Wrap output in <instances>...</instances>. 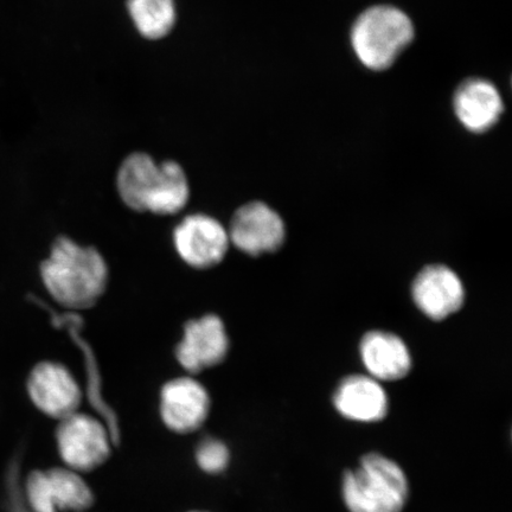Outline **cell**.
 Listing matches in <instances>:
<instances>
[{
	"instance_id": "obj_15",
	"label": "cell",
	"mask_w": 512,
	"mask_h": 512,
	"mask_svg": "<svg viewBox=\"0 0 512 512\" xmlns=\"http://www.w3.org/2000/svg\"><path fill=\"white\" fill-rule=\"evenodd\" d=\"M160 164L143 152L132 153L120 165L117 189L121 201L134 211L145 213L159 179Z\"/></svg>"
},
{
	"instance_id": "obj_1",
	"label": "cell",
	"mask_w": 512,
	"mask_h": 512,
	"mask_svg": "<svg viewBox=\"0 0 512 512\" xmlns=\"http://www.w3.org/2000/svg\"><path fill=\"white\" fill-rule=\"evenodd\" d=\"M41 278L55 302L69 310H86L105 293L108 267L95 248L60 236L42 262Z\"/></svg>"
},
{
	"instance_id": "obj_4",
	"label": "cell",
	"mask_w": 512,
	"mask_h": 512,
	"mask_svg": "<svg viewBox=\"0 0 512 512\" xmlns=\"http://www.w3.org/2000/svg\"><path fill=\"white\" fill-rule=\"evenodd\" d=\"M59 422L57 450L68 469L79 473L92 472L111 457L114 439L99 419L76 412Z\"/></svg>"
},
{
	"instance_id": "obj_18",
	"label": "cell",
	"mask_w": 512,
	"mask_h": 512,
	"mask_svg": "<svg viewBox=\"0 0 512 512\" xmlns=\"http://www.w3.org/2000/svg\"><path fill=\"white\" fill-rule=\"evenodd\" d=\"M195 459L203 472L208 475H220L229 466V448L220 439L206 438L198 444Z\"/></svg>"
},
{
	"instance_id": "obj_7",
	"label": "cell",
	"mask_w": 512,
	"mask_h": 512,
	"mask_svg": "<svg viewBox=\"0 0 512 512\" xmlns=\"http://www.w3.org/2000/svg\"><path fill=\"white\" fill-rule=\"evenodd\" d=\"M174 243L185 264L197 270L219 265L230 245L228 230L223 224L204 214L185 217L175 229Z\"/></svg>"
},
{
	"instance_id": "obj_9",
	"label": "cell",
	"mask_w": 512,
	"mask_h": 512,
	"mask_svg": "<svg viewBox=\"0 0 512 512\" xmlns=\"http://www.w3.org/2000/svg\"><path fill=\"white\" fill-rule=\"evenodd\" d=\"M227 230L230 243L253 256L275 252L285 240L283 220L262 202L248 203L236 210Z\"/></svg>"
},
{
	"instance_id": "obj_16",
	"label": "cell",
	"mask_w": 512,
	"mask_h": 512,
	"mask_svg": "<svg viewBox=\"0 0 512 512\" xmlns=\"http://www.w3.org/2000/svg\"><path fill=\"white\" fill-rule=\"evenodd\" d=\"M189 198L190 185L182 166L174 160L160 164L159 182L147 211L156 215H175L187 206Z\"/></svg>"
},
{
	"instance_id": "obj_2",
	"label": "cell",
	"mask_w": 512,
	"mask_h": 512,
	"mask_svg": "<svg viewBox=\"0 0 512 512\" xmlns=\"http://www.w3.org/2000/svg\"><path fill=\"white\" fill-rule=\"evenodd\" d=\"M343 497L350 512H401L408 498L405 472L381 454H368L344 476Z\"/></svg>"
},
{
	"instance_id": "obj_8",
	"label": "cell",
	"mask_w": 512,
	"mask_h": 512,
	"mask_svg": "<svg viewBox=\"0 0 512 512\" xmlns=\"http://www.w3.org/2000/svg\"><path fill=\"white\" fill-rule=\"evenodd\" d=\"M211 401L207 389L192 377H178L160 392V416L171 432L194 433L206 424Z\"/></svg>"
},
{
	"instance_id": "obj_17",
	"label": "cell",
	"mask_w": 512,
	"mask_h": 512,
	"mask_svg": "<svg viewBox=\"0 0 512 512\" xmlns=\"http://www.w3.org/2000/svg\"><path fill=\"white\" fill-rule=\"evenodd\" d=\"M127 8L140 34L149 40H159L174 28V0H127Z\"/></svg>"
},
{
	"instance_id": "obj_13",
	"label": "cell",
	"mask_w": 512,
	"mask_h": 512,
	"mask_svg": "<svg viewBox=\"0 0 512 512\" xmlns=\"http://www.w3.org/2000/svg\"><path fill=\"white\" fill-rule=\"evenodd\" d=\"M334 402L339 413L354 421L377 422L388 413L387 395L373 377H348L339 384Z\"/></svg>"
},
{
	"instance_id": "obj_12",
	"label": "cell",
	"mask_w": 512,
	"mask_h": 512,
	"mask_svg": "<svg viewBox=\"0 0 512 512\" xmlns=\"http://www.w3.org/2000/svg\"><path fill=\"white\" fill-rule=\"evenodd\" d=\"M454 111L467 130L483 133L494 126L504 110L495 85L483 79L467 80L454 95Z\"/></svg>"
},
{
	"instance_id": "obj_10",
	"label": "cell",
	"mask_w": 512,
	"mask_h": 512,
	"mask_svg": "<svg viewBox=\"0 0 512 512\" xmlns=\"http://www.w3.org/2000/svg\"><path fill=\"white\" fill-rule=\"evenodd\" d=\"M229 338L220 317L207 315L184 326V336L176 348V358L190 374L219 366L228 355Z\"/></svg>"
},
{
	"instance_id": "obj_14",
	"label": "cell",
	"mask_w": 512,
	"mask_h": 512,
	"mask_svg": "<svg viewBox=\"0 0 512 512\" xmlns=\"http://www.w3.org/2000/svg\"><path fill=\"white\" fill-rule=\"evenodd\" d=\"M364 366L375 380L396 381L411 370L412 358L402 339L389 332L374 331L361 343Z\"/></svg>"
},
{
	"instance_id": "obj_19",
	"label": "cell",
	"mask_w": 512,
	"mask_h": 512,
	"mask_svg": "<svg viewBox=\"0 0 512 512\" xmlns=\"http://www.w3.org/2000/svg\"><path fill=\"white\" fill-rule=\"evenodd\" d=\"M190 512H207V511H190Z\"/></svg>"
},
{
	"instance_id": "obj_5",
	"label": "cell",
	"mask_w": 512,
	"mask_h": 512,
	"mask_svg": "<svg viewBox=\"0 0 512 512\" xmlns=\"http://www.w3.org/2000/svg\"><path fill=\"white\" fill-rule=\"evenodd\" d=\"M24 494L31 512H86L95 503L81 473L68 467L30 472Z\"/></svg>"
},
{
	"instance_id": "obj_3",
	"label": "cell",
	"mask_w": 512,
	"mask_h": 512,
	"mask_svg": "<svg viewBox=\"0 0 512 512\" xmlns=\"http://www.w3.org/2000/svg\"><path fill=\"white\" fill-rule=\"evenodd\" d=\"M413 38L411 18L390 5L364 11L351 30V44L358 60L377 72L392 66Z\"/></svg>"
},
{
	"instance_id": "obj_6",
	"label": "cell",
	"mask_w": 512,
	"mask_h": 512,
	"mask_svg": "<svg viewBox=\"0 0 512 512\" xmlns=\"http://www.w3.org/2000/svg\"><path fill=\"white\" fill-rule=\"evenodd\" d=\"M27 389L38 411L63 420L79 412L82 390L70 371L56 362H41L30 371Z\"/></svg>"
},
{
	"instance_id": "obj_11",
	"label": "cell",
	"mask_w": 512,
	"mask_h": 512,
	"mask_svg": "<svg viewBox=\"0 0 512 512\" xmlns=\"http://www.w3.org/2000/svg\"><path fill=\"white\" fill-rule=\"evenodd\" d=\"M465 291L458 275L446 266L426 267L413 284L416 306L427 317L445 319L464 303Z\"/></svg>"
}]
</instances>
